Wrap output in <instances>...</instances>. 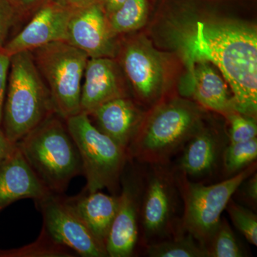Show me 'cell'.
Segmentation results:
<instances>
[{"label":"cell","mask_w":257,"mask_h":257,"mask_svg":"<svg viewBox=\"0 0 257 257\" xmlns=\"http://www.w3.org/2000/svg\"><path fill=\"white\" fill-rule=\"evenodd\" d=\"M219 135L201 127L184 145L179 169L184 175L202 177L215 168L225 145Z\"/></svg>","instance_id":"19"},{"label":"cell","mask_w":257,"mask_h":257,"mask_svg":"<svg viewBox=\"0 0 257 257\" xmlns=\"http://www.w3.org/2000/svg\"><path fill=\"white\" fill-rule=\"evenodd\" d=\"M10 70L3 132L11 143L16 144L56 112L32 52L24 51L12 56Z\"/></svg>","instance_id":"3"},{"label":"cell","mask_w":257,"mask_h":257,"mask_svg":"<svg viewBox=\"0 0 257 257\" xmlns=\"http://www.w3.org/2000/svg\"><path fill=\"white\" fill-rule=\"evenodd\" d=\"M222 156L226 172L238 173L256 160L257 139L243 143H230L224 149Z\"/></svg>","instance_id":"24"},{"label":"cell","mask_w":257,"mask_h":257,"mask_svg":"<svg viewBox=\"0 0 257 257\" xmlns=\"http://www.w3.org/2000/svg\"><path fill=\"white\" fill-rule=\"evenodd\" d=\"M81 89V112L92 114L98 107L124 97L116 64L110 57L89 58Z\"/></svg>","instance_id":"14"},{"label":"cell","mask_w":257,"mask_h":257,"mask_svg":"<svg viewBox=\"0 0 257 257\" xmlns=\"http://www.w3.org/2000/svg\"><path fill=\"white\" fill-rule=\"evenodd\" d=\"M208 257L244 256L234 233L226 219L220 223L207 246Z\"/></svg>","instance_id":"23"},{"label":"cell","mask_w":257,"mask_h":257,"mask_svg":"<svg viewBox=\"0 0 257 257\" xmlns=\"http://www.w3.org/2000/svg\"><path fill=\"white\" fill-rule=\"evenodd\" d=\"M130 175L121 177L117 211L106 241L108 256H131L138 242L143 181Z\"/></svg>","instance_id":"10"},{"label":"cell","mask_w":257,"mask_h":257,"mask_svg":"<svg viewBox=\"0 0 257 257\" xmlns=\"http://www.w3.org/2000/svg\"><path fill=\"white\" fill-rule=\"evenodd\" d=\"M114 36L102 7L96 1L74 12L67 42L85 52L89 58L111 57L114 54Z\"/></svg>","instance_id":"12"},{"label":"cell","mask_w":257,"mask_h":257,"mask_svg":"<svg viewBox=\"0 0 257 257\" xmlns=\"http://www.w3.org/2000/svg\"><path fill=\"white\" fill-rule=\"evenodd\" d=\"M100 3L106 17L114 13L116 10L119 9L126 0H98Z\"/></svg>","instance_id":"33"},{"label":"cell","mask_w":257,"mask_h":257,"mask_svg":"<svg viewBox=\"0 0 257 257\" xmlns=\"http://www.w3.org/2000/svg\"><path fill=\"white\" fill-rule=\"evenodd\" d=\"M239 189L242 193V198L248 204L253 206L257 202V175L253 173L240 184Z\"/></svg>","instance_id":"30"},{"label":"cell","mask_w":257,"mask_h":257,"mask_svg":"<svg viewBox=\"0 0 257 257\" xmlns=\"http://www.w3.org/2000/svg\"><path fill=\"white\" fill-rule=\"evenodd\" d=\"M18 18L11 3L8 0H0V50L6 44L8 34Z\"/></svg>","instance_id":"27"},{"label":"cell","mask_w":257,"mask_h":257,"mask_svg":"<svg viewBox=\"0 0 257 257\" xmlns=\"http://www.w3.org/2000/svg\"><path fill=\"white\" fill-rule=\"evenodd\" d=\"M190 63L192 83L188 94L211 110L226 115L234 111L226 83L209 62L197 60Z\"/></svg>","instance_id":"18"},{"label":"cell","mask_w":257,"mask_h":257,"mask_svg":"<svg viewBox=\"0 0 257 257\" xmlns=\"http://www.w3.org/2000/svg\"><path fill=\"white\" fill-rule=\"evenodd\" d=\"M8 256L17 257H73L77 253L60 243L56 242L42 228L35 242L10 251Z\"/></svg>","instance_id":"22"},{"label":"cell","mask_w":257,"mask_h":257,"mask_svg":"<svg viewBox=\"0 0 257 257\" xmlns=\"http://www.w3.org/2000/svg\"><path fill=\"white\" fill-rule=\"evenodd\" d=\"M50 91L56 114L64 120L81 112V89L89 57L65 41L52 42L32 51Z\"/></svg>","instance_id":"6"},{"label":"cell","mask_w":257,"mask_h":257,"mask_svg":"<svg viewBox=\"0 0 257 257\" xmlns=\"http://www.w3.org/2000/svg\"><path fill=\"white\" fill-rule=\"evenodd\" d=\"M43 216V228L56 242L84 257L108 256L106 248L68 207L62 194L35 201Z\"/></svg>","instance_id":"8"},{"label":"cell","mask_w":257,"mask_h":257,"mask_svg":"<svg viewBox=\"0 0 257 257\" xmlns=\"http://www.w3.org/2000/svg\"><path fill=\"white\" fill-rule=\"evenodd\" d=\"M50 194L16 144L10 155L0 162V210L20 199H32L35 202Z\"/></svg>","instance_id":"13"},{"label":"cell","mask_w":257,"mask_h":257,"mask_svg":"<svg viewBox=\"0 0 257 257\" xmlns=\"http://www.w3.org/2000/svg\"><path fill=\"white\" fill-rule=\"evenodd\" d=\"M226 209L233 224L247 240L248 243L257 245V216L252 211L236 204L230 199Z\"/></svg>","instance_id":"25"},{"label":"cell","mask_w":257,"mask_h":257,"mask_svg":"<svg viewBox=\"0 0 257 257\" xmlns=\"http://www.w3.org/2000/svg\"><path fill=\"white\" fill-rule=\"evenodd\" d=\"M201 127V113L197 106L187 101L166 103L140 126L128 148V157L163 165Z\"/></svg>","instance_id":"4"},{"label":"cell","mask_w":257,"mask_h":257,"mask_svg":"<svg viewBox=\"0 0 257 257\" xmlns=\"http://www.w3.org/2000/svg\"><path fill=\"white\" fill-rule=\"evenodd\" d=\"M52 1L55 2L57 4L67 9L76 11L93 4L98 0H52Z\"/></svg>","instance_id":"31"},{"label":"cell","mask_w":257,"mask_h":257,"mask_svg":"<svg viewBox=\"0 0 257 257\" xmlns=\"http://www.w3.org/2000/svg\"><path fill=\"white\" fill-rule=\"evenodd\" d=\"M147 0H126L119 9L107 17L109 27L115 35L135 31L146 23Z\"/></svg>","instance_id":"21"},{"label":"cell","mask_w":257,"mask_h":257,"mask_svg":"<svg viewBox=\"0 0 257 257\" xmlns=\"http://www.w3.org/2000/svg\"><path fill=\"white\" fill-rule=\"evenodd\" d=\"M226 116L231 124L230 143H243L256 138V117L241 114L236 111H232Z\"/></svg>","instance_id":"26"},{"label":"cell","mask_w":257,"mask_h":257,"mask_svg":"<svg viewBox=\"0 0 257 257\" xmlns=\"http://www.w3.org/2000/svg\"><path fill=\"white\" fill-rule=\"evenodd\" d=\"M122 65L139 96L151 100L157 95L163 80V66L151 47L143 42H132L125 49Z\"/></svg>","instance_id":"15"},{"label":"cell","mask_w":257,"mask_h":257,"mask_svg":"<svg viewBox=\"0 0 257 257\" xmlns=\"http://www.w3.org/2000/svg\"><path fill=\"white\" fill-rule=\"evenodd\" d=\"M143 183L140 223L145 239H162L172 232L177 205L175 179L162 165H152Z\"/></svg>","instance_id":"9"},{"label":"cell","mask_w":257,"mask_h":257,"mask_svg":"<svg viewBox=\"0 0 257 257\" xmlns=\"http://www.w3.org/2000/svg\"><path fill=\"white\" fill-rule=\"evenodd\" d=\"M23 157L42 184L62 194L72 179L82 174L77 147L65 120L53 114L17 143Z\"/></svg>","instance_id":"2"},{"label":"cell","mask_w":257,"mask_h":257,"mask_svg":"<svg viewBox=\"0 0 257 257\" xmlns=\"http://www.w3.org/2000/svg\"><path fill=\"white\" fill-rule=\"evenodd\" d=\"M15 146L16 144L11 143L5 136L4 132L0 128V162L10 155Z\"/></svg>","instance_id":"32"},{"label":"cell","mask_w":257,"mask_h":257,"mask_svg":"<svg viewBox=\"0 0 257 257\" xmlns=\"http://www.w3.org/2000/svg\"><path fill=\"white\" fill-rule=\"evenodd\" d=\"M65 122L82 161L87 181L84 190L93 192L106 188L117 195L130 158L127 152L99 131L85 113L70 116Z\"/></svg>","instance_id":"5"},{"label":"cell","mask_w":257,"mask_h":257,"mask_svg":"<svg viewBox=\"0 0 257 257\" xmlns=\"http://www.w3.org/2000/svg\"><path fill=\"white\" fill-rule=\"evenodd\" d=\"M63 198L66 204L77 214L96 239L105 246L117 211L119 194L108 195L99 191L89 192L84 190L75 197Z\"/></svg>","instance_id":"17"},{"label":"cell","mask_w":257,"mask_h":257,"mask_svg":"<svg viewBox=\"0 0 257 257\" xmlns=\"http://www.w3.org/2000/svg\"><path fill=\"white\" fill-rule=\"evenodd\" d=\"M187 49L190 62L207 61L220 70L231 88L234 111L256 117V28L233 22L198 23Z\"/></svg>","instance_id":"1"},{"label":"cell","mask_w":257,"mask_h":257,"mask_svg":"<svg viewBox=\"0 0 257 257\" xmlns=\"http://www.w3.org/2000/svg\"><path fill=\"white\" fill-rule=\"evenodd\" d=\"M255 170L256 165L251 164L230 178L209 186L181 179L179 190L184 205L182 229L207 248L231 197Z\"/></svg>","instance_id":"7"},{"label":"cell","mask_w":257,"mask_h":257,"mask_svg":"<svg viewBox=\"0 0 257 257\" xmlns=\"http://www.w3.org/2000/svg\"><path fill=\"white\" fill-rule=\"evenodd\" d=\"M10 59L11 57L0 50V125L3 122V107H4L7 89H8Z\"/></svg>","instance_id":"28"},{"label":"cell","mask_w":257,"mask_h":257,"mask_svg":"<svg viewBox=\"0 0 257 257\" xmlns=\"http://www.w3.org/2000/svg\"><path fill=\"white\" fill-rule=\"evenodd\" d=\"M73 10L50 1L35 12L28 25L1 49L10 57L33 51L47 44L67 41V32Z\"/></svg>","instance_id":"11"},{"label":"cell","mask_w":257,"mask_h":257,"mask_svg":"<svg viewBox=\"0 0 257 257\" xmlns=\"http://www.w3.org/2000/svg\"><path fill=\"white\" fill-rule=\"evenodd\" d=\"M16 11L18 17L33 15L42 5L52 0H8Z\"/></svg>","instance_id":"29"},{"label":"cell","mask_w":257,"mask_h":257,"mask_svg":"<svg viewBox=\"0 0 257 257\" xmlns=\"http://www.w3.org/2000/svg\"><path fill=\"white\" fill-rule=\"evenodd\" d=\"M89 116L94 117L95 126L99 131L127 153L143 121L141 111L125 96L108 101Z\"/></svg>","instance_id":"16"},{"label":"cell","mask_w":257,"mask_h":257,"mask_svg":"<svg viewBox=\"0 0 257 257\" xmlns=\"http://www.w3.org/2000/svg\"><path fill=\"white\" fill-rule=\"evenodd\" d=\"M147 253L151 257H208L207 248L188 233L150 243Z\"/></svg>","instance_id":"20"}]
</instances>
